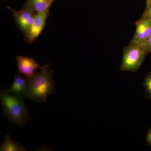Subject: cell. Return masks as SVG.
Listing matches in <instances>:
<instances>
[{"label":"cell","instance_id":"cell-13","mask_svg":"<svg viewBox=\"0 0 151 151\" xmlns=\"http://www.w3.org/2000/svg\"><path fill=\"white\" fill-rule=\"evenodd\" d=\"M143 46L145 47V50L147 54L148 55L149 53L151 52V36L149 39L148 40L145 42V43L143 44Z\"/></svg>","mask_w":151,"mask_h":151},{"label":"cell","instance_id":"cell-5","mask_svg":"<svg viewBox=\"0 0 151 151\" xmlns=\"http://www.w3.org/2000/svg\"><path fill=\"white\" fill-rule=\"evenodd\" d=\"M50 9L37 13L36 14L34 21L33 23L29 32L24 35L25 41L32 43L40 35L45 26L47 19L49 15Z\"/></svg>","mask_w":151,"mask_h":151},{"label":"cell","instance_id":"cell-2","mask_svg":"<svg viewBox=\"0 0 151 151\" xmlns=\"http://www.w3.org/2000/svg\"><path fill=\"white\" fill-rule=\"evenodd\" d=\"M50 64L41 66L40 72H36L32 77L27 78L25 98L36 103H46L48 97L55 92L53 70Z\"/></svg>","mask_w":151,"mask_h":151},{"label":"cell","instance_id":"cell-3","mask_svg":"<svg viewBox=\"0 0 151 151\" xmlns=\"http://www.w3.org/2000/svg\"><path fill=\"white\" fill-rule=\"evenodd\" d=\"M147 55L142 44L131 41L123 50L120 69L123 71L136 72L142 64Z\"/></svg>","mask_w":151,"mask_h":151},{"label":"cell","instance_id":"cell-12","mask_svg":"<svg viewBox=\"0 0 151 151\" xmlns=\"http://www.w3.org/2000/svg\"><path fill=\"white\" fill-rule=\"evenodd\" d=\"M142 16L149 19L151 21V3L147 5L145 10L143 13Z\"/></svg>","mask_w":151,"mask_h":151},{"label":"cell","instance_id":"cell-6","mask_svg":"<svg viewBox=\"0 0 151 151\" xmlns=\"http://www.w3.org/2000/svg\"><path fill=\"white\" fill-rule=\"evenodd\" d=\"M136 31L132 41L143 44L147 42L151 37V21L142 16L136 22Z\"/></svg>","mask_w":151,"mask_h":151},{"label":"cell","instance_id":"cell-7","mask_svg":"<svg viewBox=\"0 0 151 151\" xmlns=\"http://www.w3.org/2000/svg\"><path fill=\"white\" fill-rule=\"evenodd\" d=\"M17 64L19 73L26 78H30L35 74L36 70L40 69L38 63L32 58L24 56H18Z\"/></svg>","mask_w":151,"mask_h":151},{"label":"cell","instance_id":"cell-14","mask_svg":"<svg viewBox=\"0 0 151 151\" xmlns=\"http://www.w3.org/2000/svg\"><path fill=\"white\" fill-rule=\"evenodd\" d=\"M146 139L147 145L151 146V127L147 132Z\"/></svg>","mask_w":151,"mask_h":151},{"label":"cell","instance_id":"cell-9","mask_svg":"<svg viewBox=\"0 0 151 151\" xmlns=\"http://www.w3.org/2000/svg\"><path fill=\"white\" fill-rule=\"evenodd\" d=\"M27 83V78L19 73L15 76L12 86L9 89L14 94L24 96Z\"/></svg>","mask_w":151,"mask_h":151},{"label":"cell","instance_id":"cell-10","mask_svg":"<svg viewBox=\"0 0 151 151\" xmlns=\"http://www.w3.org/2000/svg\"><path fill=\"white\" fill-rule=\"evenodd\" d=\"M0 151H26L27 150L20 144L12 139L9 134H7L4 142L0 146Z\"/></svg>","mask_w":151,"mask_h":151},{"label":"cell","instance_id":"cell-8","mask_svg":"<svg viewBox=\"0 0 151 151\" xmlns=\"http://www.w3.org/2000/svg\"><path fill=\"white\" fill-rule=\"evenodd\" d=\"M55 0H27L22 9L32 11L36 13L49 9Z\"/></svg>","mask_w":151,"mask_h":151},{"label":"cell","instance_id":"cell-15","mask_svg":"<svg viewBox=\"0 0 151 151\" xmlns=\"http://www.w3.org/2000/svg\"><path fill=\"white\" fill-rule=\"evenodd\" d=\"M151 3V0H147V5L150 4Z\"/></svg>","mask_w":151,"mask_h":151},{"label":"cell","instance_id":"cell-1","mask_svg":"<svg viewBox=\"0 0 151 151\" xmlns=\"http://www.w3.org/2000/svg\"><path fill=\"white\" fill-rule=\"evenodd\" d=\"M24 98V95L14 94L9 88H3L0 92L2 114L16 127H26L32 120Z\"/></svg>","mask_w":151,"mask_h":151},{"label":"cell","instance_id":"cell-11","mask_svg":"<svg viewBox=\"0 0 151 151\" xmlns=\"http://www.w3.org/2000/svg\"><path fill=\"white\" fill-rule=\"evenodd\" d=\"M143 86L145 89V97L151 100V72H149L144 78Z\"/></svg>","mask_w":151,"mask_h":151},{"label":"cell","instance_id":"cell-4","mask_svg":"<svg viewBox=\"0 0 151 151\" xmlns=\"http://www.w3.org/2000/svg\"><path fill=\"white\" fill-rule=\"evenodd\" d=\"M7 8L12 14L18 28L24 35L27 34L34 21L37 13L32 11L22 9L20 10H17L9 6H8Z\"/></svg>","mask_w":151,"mask_h":151}]
</instances>
